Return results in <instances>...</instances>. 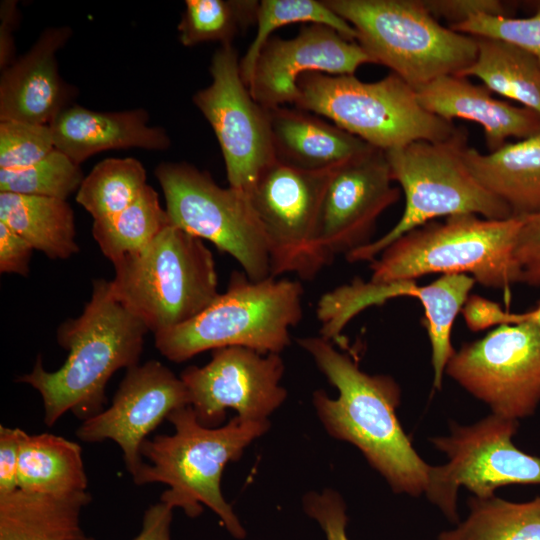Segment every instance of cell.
Segmentation results:
<instances>
[{
	"instance_id": "cell-1",
	"label": "cell",
	"mask_w": 540,
	"mask_h": 540,
	"mask_svg": "<svg viewBox=\"0 0 540 540\" xmlns=\"http://www.w3.org/2000/svg\"><path fill=\"white\" fill-rule=\"evenodd\" d=\"M297 342L338 390L335 399L323 390L313 393L315 410L327 432L358 448L395 493L426 494L433 466L420 457L397 418L401 400L397 382L389 375L362 371L354 359L321 336Z\"/></svg>"
},
{
	"instance_id": "cell-2",
	"label": "cell",
	"mask_w": 540,
	"mask_h": 540,
	"mask_svg": "<svg viewBox=\"0 0 540 540\" xmlns=\"http://www.w3.org/2000/svg\"><path fill=\"white\" fill-rule=\"evenodd\" d=\"M148 331L115 297L110 281L96 279L81 315L58 327V344L68 351L64 364L49 372L38 356L32 371L17 381L39 392L47 426L67 411L84 421L104 410L111 376L139 364Z\"/></svg>"
},
{
	"instance_id": "cell-3",
	"label": "cell",
	"mask_w": 540,
	"mask_h": 540,
	"mask_svg": "<svg viewBox=\"0 0 540 540\" xmlns=\"http://www.w3.org/2000/svg\"><path fill=\"white\" fill-rule=\"evenodd\" d=\"M167 420L172 435L146 439L140 453L144 464L133 477L136 485L163 483L169 488L160 501L195 518L205 505L217 514L227 531L244 539L246 531L221 491L225 466L238 460L244 449L270 427L268 420L248 421L233 417L221 427L203 426L190 405L171 412Z\"/></svg>"
},
{
	"instance_id": "cell-4",
	"label": "cell",
	"mask_w": 540,
	"mask_h": 540,
	"mask_svg": "<svg viewBox=\"0 0 540 540\" xmlns=\"http://www.w3.org/2000/svg\"><path fill=\"white\" fill-rule=\"evenodd\" d=\"M522 219L459 214L433 220L390 243L370 262L373 283L410 281L424 275L466 274L484 287L509 291L520 283L515 260Z\"/></svg>"
},
{
	"instance_id": "cell-5",
	"label": "cell",
	"mask_w": 540,
	"mask_h": 540,
	"mask_svg": "<svg viewBox=\"0 0 540 540\" xmlns=\"http://www.w3.org/2000/svg\"><path fill=\"white\" fill-rule=\"evenodd\" d=\"M303 295L297 280L270 276L253 281L233 271L226 290L201 313L155 333V347L176 363L232 346L280 354L291 343V328L303 318Z\"/></svg>"
},
{
	"instance_id": "cell-6",
	"label": "cell",
	"mask_w": 540,
	"mask_h": 540,
	"mask_svg": "<svg viewBox=\"0 0 540 540\" xmlns=\"http://www.w3.org/2000/svg\"><path fill=\"white\" fill-rule=\"evenodd\" d=\"M113 266V294L154 334L193 319L220 294L210 249L172 224Z\"/></svg>"
},
{
	"instance_id": "cell-7",
	"label": "cell",
	"mask_w": 540,
	"mask_h": 540,
	"mask_svg": "<svg viewBox=\"0 0 540 540\" xmlns=\"http://www.w3.org/2000/svg\"><path fill=\"white\" fill-rule=\"evenodd\" d=\"M356 31L372 63L414 89L457 75L477 57L476 38L442 25L422 0H323Z\"/></svg>"
},
{
	"instance_id": "cell-8",
	"label": "cell",
	"mask_w": 540,
	"mask_h": 540,
	"mask_svg": "<svg viewBox=\"0 0 540 540\" xmlns=\"http://www.w3.org/2000/svg\"><path fill=\"white\" fill-rule=\"evenodd\" d=\"M466 145L468 133L460 127L444 141H415L385 151L392 179L405 196L403 214L382 237L346 255L347 261L371 262L400 236L440 217L511 218L506 204L482 187L467 168L462 157Z\"/></svg>"
},
{
	"instance_id": "cell-9",
	"label": "cell",
	"mask_w": 540,
	"mask_h": 540,
	"mask_svg": "<svg viewBox=\"0 0 540 540\" xmlns=\"http://www.w3.org/2000/svg\"><path fill=\"white\" fill-rule=\"evenodd\" d=\"M296 108L325 116L369 145L387 151L415 141L439 142L460 127L427 111L395 73L375 82L355 75L309 72L297 81Z\"/></svg>"
},
{
	"instance_id": "cell-10",
	"label": "cell",
	"mask_w": 540,
	"mask_h": 540,
	"mask_svg": "<svg viewBox=\"0 0 540 540\" xmlns=\"http://www.w3.org/2000/svg\"><path fill=\"white\" fill-rule=\"evenodd\" d=\"M155 176L172 225L232 256L251 280L271 276L266 238L245 191L220 187L184 162H163Z\"/></svg>"
},
{
	"instance_id": "cell-11",
	"label": "cell",
	"mask_w": 540,
	"mask_h": 540,
	"mask_svg": "<svg viewBox=\"0 0 540 540\" xmlns=\"http://www.w3.org/2000/svg\"><path fill=\"white\" fill-rule=\"evenodd\" d=\"M518 421L495 414L471 425L453 423L450 433L430 439L447 462L433 466L426 496L452 523H459L458 490L489 498L509 484H540V457L513 443Z\"/></svg>"
},
{
	"instance_id": "cell-12",
	"label": "cell",
	"mask_w": 540,
	"mask_h": 540,
	"mask_svg": "<svg viewBox=\"0 0 540 540\" xmlns=\"http://www.w3.org/2000/svg\"><path fill=\"white\" fill-rule=\"evenodd\" d=\"M331 172L299 170L275 160L246 192L266 238L271 276L295 274L309 281L332 263L318 239Z\"/></svg>"
},
{
	"instance_id": "cell-13",
	"label": "cell",
	"mask_w": 540,
	"mask_h": 540,
	"mask_svg": "<svg viewBox=\"0 0 540 540\" xmlns=\"http://www.w3.org/2000/svg\"><path fill=\"white\" fill-rule=\"evenodd\" d=\"M445 373L492 414L516 421L528 417L540 403V327L496 326L455 351Z\"/></svg>"
},
{
	"instance_id": "cell-14",
	"label": "cell",
	"mask_w": 540,
	"mask_h": 540,
	"mask_svg": "<svg viewBox=\"0 0 540 540\" xmlns=\"http://www.w3.org/2000/svg\"><path fill=\"white\" fill-rule=\"evenodd\" d=\"M209 70L210 85L192 100L216 135L229 186L247 192L275 161L268 111L244 83L232 44L215 51Z\"/></svg>"
},
{
	"instance_id": "cell-15",
	"label": "cell",
	"mask_w": 540,
	"mask_h": 540,
	"mask_svg": "<svg viewBox=\"0 0 540 540\" xmlns=\"http://www.w3.org/2000/svg\"><path fill=\"white\" fill-rule=\"evenodd\" d=\"M284 370L280 354L232 346L213 350L206 365L189 366L180 378L197 420L216 428L224 422L227 409L244 420H268L287 397L280 385Z\"/></svg>"
},
{
	"instance_id": "cell-16",
	"label": "cell",
	"mask_w": 540,
	"mask_h": 540,
	"mask_svg": "<svg viewBox=\"0 0 540 540\" xmlns=\"http://www.w3.org/2000/svg\"><path fill=\"white\" fill-rule=\"evenodd\" d=\"M393 182L385 151L375 147L332 170L318 220L319 243L332 261L373 241L378 218L400 198Z\"/></svg>"
},
{
	"instance_id": "cell-17",
	"label": "cell",
	"mask_w": 540,
	"mask_h": 540,
	"mask_svg": "<svg viewBox=\"0 0 540 540\" xmlns=\"http://www.w3.org/2000/svg\"><path fill=\"white\" fill-rule=\"evenodd\" d=\"M188 405L190 395L181 378L150 360L127 369L111 406L82 421L75 434L85 442L117 443L133 478L144 464L140 448L147 435L171 412Z\"/></svg>"
},
{
	"instance_id": "cell-18",
	"label": "cell",
	"mask_w": 540,
	"mask_h": 540,
	"mask_svg": "<svg viewBox=\"0 0 540 540\" xmlns=\"http://www.w3.org/2000/svg\"><path fill=\"white\" fill-rule=\"evenodd\" d=\"M366 63L372 61L356 41L346 39L329 26L308 24L292 39L274 36L265 42L248 88L254 100L265 108L294 104L301 75H354Z\"/></svg>"
},
{
	"instance_id": "cell-19",
	"label": "cell",
	"mask_w": 540,
	"mask_h": 540,
	"mask_svg": "<svg viewBox=\"0 0 540 540\" xmlns=\"http://www.w3.org/2000/svg\"><path fill=\"white\" fill-rule=\"evenodd\" d=\"M69 27L47 28L27 53L2 70L0 121L49 125L74 92L58 71L56 53L71 36Z\"/></svg>"
},
{
	"instance_id": "cell-20",
	"label": "cell",
	"mask_w": 540,
	"mask_h": 540,
	"mask_svg": "<svg viewBox=\"0 0 540 540\" xmlns=\"http://www.w3.org/2000/svg\"><path fill=\"white\" fill-rule=\"evenodd\" d=\"M420 104L449 121L464 119L483 128L489 152L501 148L509 138L526 139L540 134V115L492 96L484 85L466 77L445 75L415 89Z\"/></svg>"
},
{
	"instance_id": "cell-21",
	"label": "cell",
	"mask_w": 540,
	"mask_h": 540,
	"mask_svg": "<svg viewBox=\"0 0 540 540\" xmlns=\"http://www.w3.org/2000/svg\"><path fill=\"white\" fill-rule=\"evenodd\" d=\"M142 108L97 112L68 106L49 124L55 148L79 164L103 151L142 148L164 151L171 140L162 127L150 126Z\"/></svg>"
},
{
	"instance_id": "cell-22",
	"label": "cell",
	"mask_w": 540,
	"mask_h": 540,
	"mask_svg": "<svg viewBox=\"0 0 540 540\" xmlns=\"http://www.w3.org/2000/svg\"><path fill=\"white\" fill-rule=\"evenodd\" d=\"M275 160L304 171H330L371 149L362 139L301 109L267 108Z\"/></svg>"
},
{
	"instance_id": "cell-23",
	"label": "cell",
	"mask_w": 540,
	"mask_h": 540,
	"mask_svg": "<svg viewBox=\"0 0 540 540\" xmlns=\"http://www.w3.org/2000/svg\"><path fill=\"white\" fill-rule=\"evenodd\" d=\"M462 157L474 178L506 204L512 217L540 213V134L486 154L466 145Z\"/></svg>"
},
{
	"instance_id": "cell-24",
	"label": "cell",
	"mask_w": 540,
	"mask_h": 540,
	"mask_svg": "<svg viewBox=\"0 0 540 540\" xmlns=\"http://www.w3.org/2000/svg\"><path fill=\"white\" fill-rule=\"evenodd\" d=\"M90 493L49 495L17 489L0 496V540H95L80 526Z\"/></svg>"
},
{
	"instance_id": "cell-25",
	"label": "cell",
	"mask_w": 540,
	"mask_h": 540,
	"mask_svg": "<svg viewBox=\"0 0 540 540\" xmlns=\"http://www.w3.org/2000/svg\"><path fill=\"white\" fill-rule=\"evenodd\" d=\"M0 222L50 259L79 252L74 213L66 200L0 192Z\"/></svg>"
},
{
	"instance_id": "cell-26",
	"label": "cell",
	"mask_w": 540,
	"mask_h": 540,
	"mask_svg": "<svg viewBox=\"0 0 540 540\" xmlns=\"http://www.w3.org/2000/svg\"><path fill=\"white\" fill-rule=\"evenodd\" d=\"M88 479L81 446L49 433L21 438L18 489L49 495H71L87 491Z\"/></svg>"
},
{
	"instance_id": "cell-27",
	"label": "cell",
	"mask_w": 540,
	"mask_h": 540,
	"mask_svg": "<svg viewBox=\"0 0 540 540\" xmlns=\"http://www.w3.org/2000/svg\"><path fill=\"white\" fill-rule=\"evenodd\" d=\"M475 38L477 57L456 76L476 77L491 92L519 102L540 115V60L506 41Z\"/></svg>"
},
{
	"instance_id": "cell-28",
	"label": "cell",
	"mask_w": 540,
	"mask_h": 540,
	"mask_svg": "<svg viewBox=\"0 0 540 540\" xmlns=\"http://www.w3.org/2000/svg\"><path fill=\"white\" fill-rule=\"evenodd\" d=\"M469 512L435 540H540V496L517 503L496 496H472Z\"/></svg>"
},
{
	"instance_id": "cell-29",
	"label": "cell",
	"mask_w": 540,
	"mask_h": 540,
	"mask_svg": "<svg viewBox=\"0 0 540 540\" xmlns=\"http://www.w3.org/2000/svg\"><path fill=\"white\" fill-rule=\"evenodd\" d=\"M170 224L158 193L148 184L124 210L93 221L91 232L103 255L115 263L145 249Z\"/></svg>"
},
{
	"instance_id": "cell-30",
	"label": "cell",
	"mask_w": 540,
	"mask_h": 540,
	"mask_svg": "<svg viewBox=\"0 0 540 540\" xmlns=\"http://www.w3.org/2000/svg\"><path fill=\"white\" fill-rule=\"evenodd\" d=\"M148 185L146 170L135 158H107L84 177L75 200L93 221L112 217L128 207Z\"/></svg>"
},
{
	"instance_id": "cell-31",
	"label": "cell",
	"mask_w": 540,
	"mask_h": 540,
	"mask_svg": "<svg viewBox=\"0 0 540 540\" xmlns=\"http://www.w3.org/2000/svg\"><path fill=\"white\" fill-rule=\"evenodd\" d=\"M259 1L187 0L178 24L179 41L191 47L204 42L231 45L233 39L256 24Z\"/></svg>"
},
{
	"instance_id": "cell-32",
	"label": "cell",
	"mask_w": 540,
	"mask_h": 540,
	"mask_svg": "<svg viewBox=\"0 0 540 540\" xmlns=\"http://www.w3.org/2000/svg\"><path fill=\"white\" fill-rule=\"evenodd\" d=\"M307 22L329 26L350 41H356L355 29L332 11L324 1L262 0L256 16L257 32L246 54L240 59V73L248 86L255 62L265 42L274 30L293 23Z\"/></svg>"
},
{
	"instance_id": "cell-33",
	"label": "cell",
	"mask_w": 540,
	"mask_h": 540,
	"mask_svg": "<svg viewBox=\"0 0 540 540\" xmlns=\"http://www.w3.org/2000/svg\"><path fill=\"white\" fill-rule=\"evenodd\" d=\"M84 179L80 165L54 149L39 162L22 169H0V192L66 200Z\"/></svg>"
},
{
	"instance_id": "cell-34",
	"label": "cell",
	"mask_w": 540,
	"mask_h": 540,
	"mask_svg": "<svg viewBox=\"0 0 540 540\" xmlns=\"http://www.w3.org/2000/svg\"><path fill=\"white\" fill-rule=\"evenodd\" d=\"M55 148L49 125L4 120L0 121V169L29 167Z\"/></svg>"
},
{
	"instance_id": "cell-35",
	"label": "cell",
	"mask_w": 540,
	"mask_h": 540,
	"mask_svg": "<svg viewBox=\"0 0 540 540\" xmlns=\"http://www.w3.org/2000/svg\"><path fill=\"white\" fill-rule=\"evenodd\" d=\"M473 37H488L514 44L540 60V9L527 17L476 14L449 26Z\"/></svg>"
},
{
	"instance_id": "cell-36",
	"label": "cell",
	"mask_w": 540,
	"mask_h": 540,
	"mask_svg": "<svg viewBox=\"0 0 540 540\" xmlns=\"http://www.w3.org/2000/svg\"><path fill=\"white\" fill-rule=\"evenodd\" d=\"M466 325L472 331H482L492 326L531 323L540 327V300L531 310L521 313L505 311L502 307L481 296L470 295L461 311Z\"/></svg>"
},
{
	"instance_id": "cell-37",
	"label": "cell",
	"mask_w": 540,
	"mask_h": 540,
	"mask_svg": "<svg viewBox=\"0 0 540 540\" xmlns=\"http://www.w3.org/2000/svg\"><path fill=\"white\" fill-rule=\"evenodd\" d=\"M305 513L319 523L327 540H349L348 517L342 496L332 489L309 492L303 497Z\"/></svg>"
},
{
	"instance_id": "cell-38",
	"label": "cell",
	"mask_w": 540,
	"mask_h": 540,
	"mask_svg": "<svg viewBox=\"0 0 540 540\" xmlns=\"http://www.w3.org/2000/svg\"><path fill=\"white\" fill-rule=\"evenodd\" d=\"M514 256L520 271V283L540 286V213L523 217Z\"/></svg>"
},
{
	"instance_id": "cell-39",
	"label": "cell",
	"mask_w": 540,
	"mask_h": 540,
	"mask_svg": "<svg viewBox=\"0 0 540 540\" xmlns=\"http://www.w3.org/2000/svg\"><path fill=\"white\" fill-rule=\"evenodd\" d=\"M436 19L444 18L453 26L476 14L511 16L510 5L499 0H422Z\"/></svg>"
},
{
	"instance_id": "cell-40",
	"label": "cell",
	"mask_w": 540,
	"mask_h": 540,
	"mask_svg": "<svg viewBox=\"0 0 540 540\" xmlns=\"http://www.w3.org/2000/svg\"><path fill=\"white\" fill-rule=\"evenodd\" d=\"M24 430L0 426V496L18 489L21 438Z\"/></svg>"
},
{
	"instance_id": "cell-41",
	"label": "cell",
	"mask_w": 540,
	"mask_h": 540,
	"mask_svg": "<svg viewBox=\"0 0 540 540\" xmlns=\"http://www.w3.org/2000/svg\"><path fill=\"white\" fill-rule=\"evenodd\" d=\"M34 248L23 237L0 222V272L26 277Z\"/></svg>"
},
{
	"instance_id": "cell-42",
	"label": "cell",
	"mask_w": 540,
	"mask_h": 540,
	"mask_svg": "<svg viewBox=\"0 0 540 540\" xmlns=\"http://www.w3.org/2000/svg\"><path fill=\"white\" fill-rule=\"evenodd\" d=\"M172 517L170 505L162 501L151 505L144 513L141 531L134 540H171Z\"/></svg>"
},
{
	"instance_id": "cell-43",
	"label": "cell",
	"mask_w": 540,
	"mask_h": 540,
	"mask_svg": "<svg viewBox=\"0 0 540 540\" xmlns=\"http://www.w3.org/2000/svg\"><path fill=\"white\" fill-rule=\"evenodd\" d=\"M0 19V67L1 70H4L15 61L13 31L18 21V10L15 1L1 3Z\"/></svg>"
}]
</instances>
